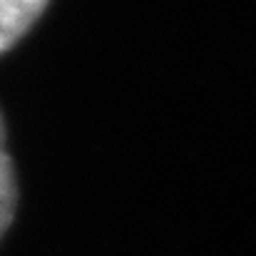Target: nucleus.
Returning <instances> with one entry per match:
<instances>
[{"mask_svg":"<svg viewBox=\"0 0 256 256\" xmlns=\"http://www.w3.org/2000/svg\"><path fill=\"white\" fill-rule=\"evenodd\" d=\"M50 0H0V55L20 42Z\"/></svg>","mask_w":256,"mask_h":256,"instance_id":"1","label":"nucleus"},{"mask_svg":"<svg viewBox=\"0 0 256 256\" xmlns=\"http://www.w3.org/2000/svg\"><path fill=\"white\" fill-rule=\"evenodd\" d=\"M15 206H18V184H15L12 160L5 147V124L0 114V239L12 224Z\"/></svg>","mask_w":256,"mask_h":256,"instance_id":"2","label":"nucleus"}]
</instances>
